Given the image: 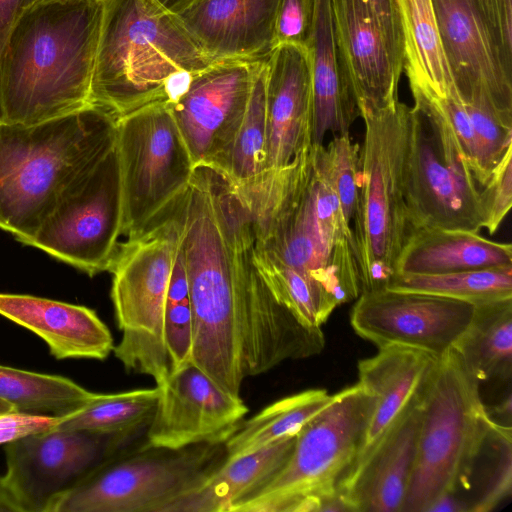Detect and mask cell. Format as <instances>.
<instances>
[{
    "label": "cell",
    "instance_id": "obj_5",
    "mask_svg": "<svg viewBox=\"0 0 512 512\" xmlns=\"http://www.w3.org/2000/svg\"><path fill=\"white\" fill-rule=\"evenodd\" d=\"M116 130L92 104L31 125L0 122V229L27 245L67 187L115 147Z\"/></svg>",
    "mask_w": 512,
    "mask_h": 512
},
{
    "label": "cell",
    "instance_id": "obj_25",
    "mask_svg": "<svg viewBox=\"0 0 512 512\" xmlns=\"http://www.w3.org/2000/svg\"><path fill=\"white\" fill-rule=\"evenodd\" d=\"M312 79V145L350 133L360 116L357 99L337 41L332 0H316L314 26L307 47Z\"/></svg>",
    "mask_w": 512,
    "mask_h": 512
},
{
    "label": "cell",
    "instance_id": "obj_20",
    "mask_svg": "<svg viewBox=\"0 0 512 512\" xmlns=\"http://www.w3.org/2000/svg\"><path fill=\"white\" fill-rule=\"evenodd\" d=\"M337 41L358 108L378 110L399 101L403 63L361 0H332Z\"/></svg>",
    "mask_w": 512,
    "mask_h": 512
},
{
    "label": "cell",
    "instance_id": "obj_45",
    "mask_svg": "<svg viewBox=\"0 0 512 512\" xmlns=\"http://www.w3.org/2000/svg\"><path fill=\"white\" fill-rule=\"evenodd\" d=\"M495 413L500 416H505L509 420L511 418V394L509 393L507 398L502 401L498 406L494 409Z\"/></svg>",
    "mask_w": 512,
    "mask_h": 512
},
{
    "label": "cell",
    "instance_id": "obj_24",
    "mask_svg": "<svg viewBox=\"0 0 512 512\" xmlns=\"http://www.w3.org/2000/svg\"><path fill=\"white\" fill-rule=\"evenodd\" d=\"M0 315L43 339L57 360H104L114 348L109 328L93 309L83 305L0 293Z\"/></svg>",
    "mask_w": 512,
    "mask_h": 512
},
{
    "label": "cell",
    "instance_id": "obj_4",
    "mask_svg": "<svg viewBox=\"0 0 512 512\" xmlns=\"http://www.w3.org/2000/svg\"><path fill=\"white\" fill-rule=\"evenodd\" d=\"M102 1L89 102L116 119L151 103H175L214 62L155 0Z\"/></svg>",
    "mask_w": 512,
    "mask_h": 512
},
{
    "label": "cell",
    "instance_id": "obj_40",
    "mask_svg": "<svg viewBox=\"0 0 512 512\" xmlns=\"http://www.w3.org/2000/svg\"><path fill=\"white\" fill-rule=\"evenodd\" d=\"M63 418L18 411L0 413V445L51 429Z\"/></svg>",
    "mask_w": 512,
    "mask_h": 512
},
{
    "label": "cell",
    "instance_id": "obj_6",
    "mask_svg": "<svg viewBox=\"0 0 512 512\" xmlns=\"http://www.w3.org/2000/svg\"><path fill=\"white\" fill-rule=\"evenodd\" d=\"M479 383L451 348L422 398L416 460L401 512H428L440 497L469 489L494 423Z\"/></svg>",
    "mask_w": 512,
    "mask_h": 512
},
{
    "label": "cell",
    "instance_id": "obj_23",
    "mask_svg": "<svg viewBox=\"0 0 512 512\" xmlns=\"http://www.w3.org/2000/svg\"><path fill=\"white\" fill-rule=\"evenodd\" d=\"M378 349L376 355L358 363V383L375 396L376 404L362 446L350 469L359 464L399 419L422 400L440 359L423 350L401 345Z\"/></svg>",
    "mask_w": 512,
    "mask_h": 512
},
{
    "label": "cell",
    "instance_id": "obj_21",
    "mask_svg": "<svg viewBox=\"0 0 512 512\" xmlns=\"http://www.w3.org/2000/svg\"><path fill=\"white\" fill-rule=\"evenodd\" d=\"M278 1L196 0L175 15L213 61H261L275 48Z\"/></svg>",
    "mask_w": 512,
    "mask_h": 512
},
{
    "label": "cell",
    "instance_id": "obj_15",
    "mask_svg": "<svg viewBox=\"0 0 512 512\" xmlns=\"http://www.w3.org/2000/svg\"><path fill=\"white\" fill-rule=\"evenodd\" d=\"M126 434L51 428L5 445L8 481L24 512L52 503L112 454Z\"/></svg>",
    "mask_w": 512,
    "mask_h": 512
},
{
    "label": "cell",
    "instance_id": "obj_3",
    "mask_svg": "<svg viewBox=\"0 0 512 512\" xmlns=\"http://www.w3.org/2000/svg\"><path fill=\"white\" fill-rule=\"evenodd\" d=\"M102 0H40L0 51V122L31 125L90 104Z\"/></svg>",
    "mask_w": 512,
    "mask_h": 512
},
{
    "label": "cell",
    "instance_id": "obj_2",
    "mask_svg": "<svg viewBox=\"0 0 512 512\" xmlns=\"http://www.w3.org/2000/svg\"><path fill=\"white\" fill-rule=\"evenodd\" d=\"M312 146V145H311ZM254 243L300 274L328 315L362 293L355 239L312 147L245 200Z\"/></svg>",
    "mask_w": 512,
    "mask_h": 512
},
{
    "label": "cell",
    "instance_id": "obj_31",
    "mask_svg": "<svg viewBox=\"0 0 512 512\" xmlns=\"http://www.w3.org/2000/svg\"><path fill=\"white\" fill-rule=\"evenodd\" d=\"M265 60L256 73L247 110L235 137L223 158L212 167L242 197L258 189L267 176Z\"/></svg>",
    "mask_w": 512,
    "mask_h": 512
},
{
    "label": "cell",
    "instance_id": "obj_43",
    "mask_svg": "<svg viewBox=\"0 0 512 512\" xmlns=\"http://www.w3.org/2000/svg\"><path fill=\"white\" fill-rule=\"evenodd\" d=\"M0 512H24L21 502L5 474L0 476Z\"/></svg>",
    "mask_w": 512,
    "mask_h": 512
},
{
    "label": "cell",
    "instance_id": "obj_12",
    "mask_svg": "<svg viewBox=\"0 0 512 512\" xmlns=\"http://www.w3.org/2000/svg\"><path fill=\"white\" fill-rule=\"evenodd\" d=\"M122 229V185L115 144L67 187L27 245L92 277L110 270Z\"/></svg>",
    "mask_w": 512,
    "mask_h": 512
},
{
    "label": "cell",
    "instance_id": "obj_32",
    "mask_svg": "<svg viewBox=\"0 0 512 512\" xmlns=\"http://www.w3.org/2000/svg\"><path fill=\"white\" fill-rule=\"evenodd\" d=\"M98 394L64 376L0 365V400L18 412L66 417Z\"/></svg>",
    "mask_w": 512,
    "mask_h": 512
},
{
    "label": "cell",
    "instance_id": "obj_37",
    "mask_svg": "<svg viewBox=\"0 0 512 512\" xmlns=\"http://www.w3.org/2000/svg\"><path fill=\"white\" fill-rule=\"evenodd\" d=\"M494 458L486 474L483 489L470 512H488L495 509L512 490V435L511 426L494 421L492 426Z\"/></svg>",
    "mask_w": 512,
    "mask_h": 512
},
{
    "label": "cell",
    "instance_id": "obj_30",
    "mask_svg": "<svg viewBox=\"0 0 512 512\" xmlns=\"http://www.w3.org/2000/svg\"><path fill=\"white\" fill-rule=\"evenodd\" d=\"M334 398L325 389H309L266 406L243 420L224 442L226 461L256 451L298 432Z\"/></svg>",
    "mask_w": 512,
    "mask_h": 512
},
{
    "label": "cell",
    "instance_id": "obj_19",
    "mask_svg": "<svg viewBox=\"0 0 512 512\" xmlns=\"http://www.w3.org/2000/svg\"><path fill=\"white\" fill-rule=\"evenodd\" d=\"M267 175L312 145V79L306 47L281 44L265 60Z\"/></svg>",
    "mask_w": 512,
    "mask_h": 512
},
{
    "label": "cell",
    "instance_id": "obj_38",
    "mask_svg": "<svg viewBox=\"0 0 512 512\" xmlns=\"http://www.w3.org/2000/svg\"><path fill=\"white\" fill-rule=\"evenodd\" d=\"M483 228L495 233L512 205V146L492 170L486 184L480 188Z\"/></svg>",
    "mask_w": 512,
    "mask_h": 512
},
{
    "label": "cell",
    "instance_id": "obj_18",
    "mask_svg": "<svg viewBox=\"0 0 512 512\" xmlns=\"http://www.w3.org/2000/svg\"><path fill=\"white\" fill-rule=\"evenodd\" d=\"M159 388L147 424V444L167 449L224 443L248 413L240 396L220 388L190 364L172 373Z\"/></svg>",
    "mask_w": 512,
    "mask_h": 512
},
{
    "label": "cell",
    "instance_id": "obj_39",
    "mask_svg": "<svg viewBox=\"0 0 512 512\" xmlns=\"http://www.w3.org/2000/svg\"><path fill=\"white\" fill-rule=\"evenodd\" d=\"M316 0H279L275 20V47L292 44L308 47Z\"/></svg>",
    "mask_w": 512,
    "mask_h": 512
},
{
    "label": "cell",
    "instance_id": "obj_36",
    "mask_svg": "<svg viewBox=\"0 0 512 512\" xmlns=\"http://www.w3.org/2000/svg\"><path fill=\"white\" fill-rule=\"evenodd\" d=\"M164 342L170 361L171 374L191 364L193 317L181 244L167 292L164 311Z\"/></svg>",
    "mask_w": 512,
    "mask_h": 512
},
{
    "label": "cell",
    "instance_id": "obj_35",
    "mask_svg": "<svg viewBox=\"0 0 512 512\" xmlns=\"http://www.w3.org/2000/svg\"><path fill=\"white\" fill-rule=\"evenodd\" d=\"M312 152L353 230L360 212V145L346 133L332 136L327 145H312Z\"/></svg>",
    "mask_w": 512,
    "mask_h": 512
},
{
    "label": "cell",
    "instance_id": "obj_44",
    "mask_svg": "<svg viewBox=\"0 0 512 512\" xmlns=\"http://www.w3.org/2000/svg\"><path fill=\"white\" fill-rule=\"evenodd\" d=\"M160 6L173 14H177L187 8L196 0H155Z\"/></svg>",
    "mask_w": 512,
    "mask_h": 512
},
{
    "label": "cell",
    "instance_id": "obj_33",
    "mask_svg": "<svg viewBox=\"0 0 512 512\" xmlns=\"http://www.w3.org/2000/svg\"><path fill=\"white\" fill-rule=\"evenodd\" d=\"M159 396L158 386L101 394L80 410L66 416L58 429L99 434H128L148 424Z\"/></svg>",
    "mask_w": 512,
    "mask_h": 512
},
{
    "label": "cell",
    "instance_id": "obj_34",
    "mask_svg": "<svg viewBox=\"0 0 512 512\" xmlns=\"http://www.w3.org/2000/svg\"><path fill=\"white\" fill-rule=\"evenodd\" d=\"M386 288L479 304L512 297V266L435 275L397 273Z\"/></svg>",
    "mask_w": 512,
    "mask_h": 512
},
{
    "label": "cell",
    "instance_id": "obj_27",
    "mask_svg": "<svg viewBox=\"0 0 512 512\" xmlns=\"http://www.w3.org/2000/svg\"><path fill=\"white\" fill-rule=\"evenodd\" d=\"M295 441L296 435L289 436L249 455L225 460L168 512H229L276 475L292 454Z\"/></svg>",
    "mask_w": 512,
    "mask_h": 512
},
{
    "label": "cell",
    "instance_id": "obj_7",
    "mask_svg": "<svg viewBox=\"0 0 512 512\" xmlns=\"http://www.w3.org/2000/svg\"><path fill=\"white\" fill-rule=\"evenodd\" d=\"M360 212L352 232L362 293L386 288L398 256L412 233L404 195V164L411 107L400 100L389 107L361 108Z\"/></svg>",
    "mask_w": 512,
    "mask_h": 512
},
{
    "label": "cell",
    "instance_id": "obj_46",
    "mask_svg": "<svg viewBox=\"0 0 512 512\" xmlns=\"http://www.w3.org/2000/svg\"><path fill=\"white\" fill-rule=\"evenodd\" d=\"M15 411V409L7 402L0 400V413Z\"/></svg>",
    "mask_w": 512,
    "mask_h": 512
},
{
    "label": "cell",
    "instance_id": "obj_8",
    "mask_svg": "<svg viewBox=\"0 0 512 512\" xmlns=\"http://www.w3.org/2000/svg\"><path fill=\"white\" fill-rule=\"evenodd\" d=\"M181 243L175 206L138 235L119 244L109 272L111 299L122 333L113 348L130 372L163 384L171 374L164 342V311L174 262Z\"/></svg>",
    "mask_w": 512,
    "mask_h": 512
},
{
    "label": "cell",
    "instance_id": "obj_28",
    "mask_svg": "<svg viewBox=\"0 0 512 512\" xmlns=\"http://www.w3.org/2000/svg\"><path fill=\"white\" fill-rule=\"evenodd\" d=\"M401 30L403 70L412 95L444 96L454 90L431 0H394Z\"/></svg>",
    "mask_w": 512,
    "mask_h": 512
},
{
    "label": "cell",
    "instance_id": "obj_13",
    "mask_svg": "<svg viewBox=\"0 0 512 512\" xmlns=\"http://www.w3.org/2000/svg\"><path fill=\"white\" fill-rule=\"evenodd\" d=\"M454 85L462 101L488 94L512 125V0H431Z\"/></svg>",
    "mask_w": 512,
    "mask_h": 512
},
{
    "label": "cell",
    "instance_id": "obj_41",
    "mask_svg": "<svg viewBox=\"0 0 512 512\" xmlns=\"http://www.w3.org/2000/svg\"><path fill=\"white\" fill-rule=\"evenodd\" d=\"M378 22L389 43L403 63L400 24L394 0H361Z\"/></svg>",
    "mask_w": 512,
    "mask_h": 512
},
{
    "label": "cell",
    "instance_id": "obj_16",
    "mask_svg": "<svg viewBox=\"0 0 512 512\" xmlns=\"http://www.w3.org/2000/svg\"><path fill=\"white\" fill-rule=\"evenodd\" d=\"M475 304L389 288L363 292L350 313L353 330L378 348L412 347L441 358L468 327Z\"/></svg>",
    "mask_w": 512,
    "mask_h": 512
},
{
    "label": "cell",
    "instance_id": "obj_11",
    "mask_svg": "<svg viewBox=\"0 0 512 512\" xmlns=\"http://www.w3.org/2000/svg\"><path fill=\"white\" fill-rule=\"evenodd\" d=\"M116 149L122 185V234L132 237L171 207L186 188L195 165L164 102L118 118Z\"/></svg>",
    "mask_w": 512,
    "mask_h": 512
},
{
    "label": "cell",
    "instance_id": "obj_26",
    "mask_svg": "<svg viewBox=\"0 0 512 512\" xmlns=\"http://www.w3.org/2000/svg\"><path fill=\"white\" fill-rule=\"evenodd\" d=\"M512 266V246L478 232L420 228L404 244L395 274H447Z\"/></svg>",
    "mask_w": 512,
    "mask_h": 512
},
{
    "label": "cell",
    "instance_id": "obj_22",
    "mask_svg": "<svg viewBox=\"0 0 512 512\" xmlns=\"http://www.w3.org/2000/svg\"><path fill=\"white\" fill-rule=\"evenodd\" d=\"M421 401L339 483L352 512H401L417 455Z\"/></svg>",
    "mask_w": 512,
    "mask_h": 512
},
{
    "label": "cell",
    "instance_id": "obj_9",
    "mask_svg": "<svg viewBox=\"0 0 512 512\" xmlns=\"http://www.w3.org/2000/svg\"><path fill=\"white\" fill-rule=\"evenodd\" d=\"M375 404V396L359 383L335 393L298 432L276 475L229 512H319L354 463Z\"/></svg>",
    "mask_w": 512,
    "mask_h": 512
},
{
    "label": "cell",
    "instance_id": "obj_1",
    "mask_svg": "<svg viewBox=\"0 0 512 512\" xmlns=\"http://www.w3.org/2000/svg\"><path fill=\"white\" fill-rule=\"evenodd\" d=\"M175 205L193 317L191 364L240 396L245 379L321 353L322 329L301 324L255 266L252 216L230 182L196 165Z\"/></svg>",
    "mask_w": 512,
    "mask_h": 512
},
{
    "label": "cell",
    "instance_id": "obj_14",
    "mask_svg": "<svg viewBox=\"0 0 512 512\" xmlns=\"http://www.w3.org/2000/svg\"><path fill=\"white\" fill-rule=\"evenodd\" d=\"M403 182L413 231L443 228L479 232L483 228L480 186L461 155L442 142L414 106Z\"/></svg>",
    "mask_w": 512,
    "mask_h": 512
},
{
    "label": "cell",
    "instance_id": "obj_17",
    "mask_svg": "<svg viewBox=\"0 0 512 512\" xmlns=\"http://www.w3.org/2000/svg\"><path fill=\"white\" fill-rule=\"evenodd\" d=\"M263 61H214L193 76L182 97L165 103L195 166L215 167L227 152Z\"/></svg>",
    "mask_w": 512,
    "mask_h": 512
},
{
    "label": "cell",
    "instance_id": "obj_29",
    "mask_svg": "<svg viewBox=\"0 0 512 512\" xmlns=\"http://www.w3.org/2000/svg\"><path fill=\"white\" fill-rule=\"evenodd\" d=\"M478 382L512 373V297L475 304L466 330L453 346Z\"/></svg>",
    "mask_w": 512,
    "mask_h": 512
},
{
    "label": "cell",
    "instance_id": "obj_42",
    "mask_svg": "<svg viewBox=\"0 0 512 512\" xmlns=\"http://www.w3.org/2000/svg\"><path fill=\"white\" fill-rule=\"evenodd\" d=\"M40 0H0V51L18 18Z\"/></svg>",
    "mask_w": 512,
    "mask_h": 512
},
{
    "label": "cell",
    "instance_id": "obj_10",
    "mask_svg": "<svg viewBox=\"0 0 512 512\" xmlns=\"http://www.w3.org/2000/svg\"><path fill=\"white\" fill-rule=\"evenodd\" d=\"M226 460L224 443L167 449L146 444L108 457L48 512H168Z\"/></svg>",
    "mask_w": 512,
    "mask_h": 512
}]
</instances>
